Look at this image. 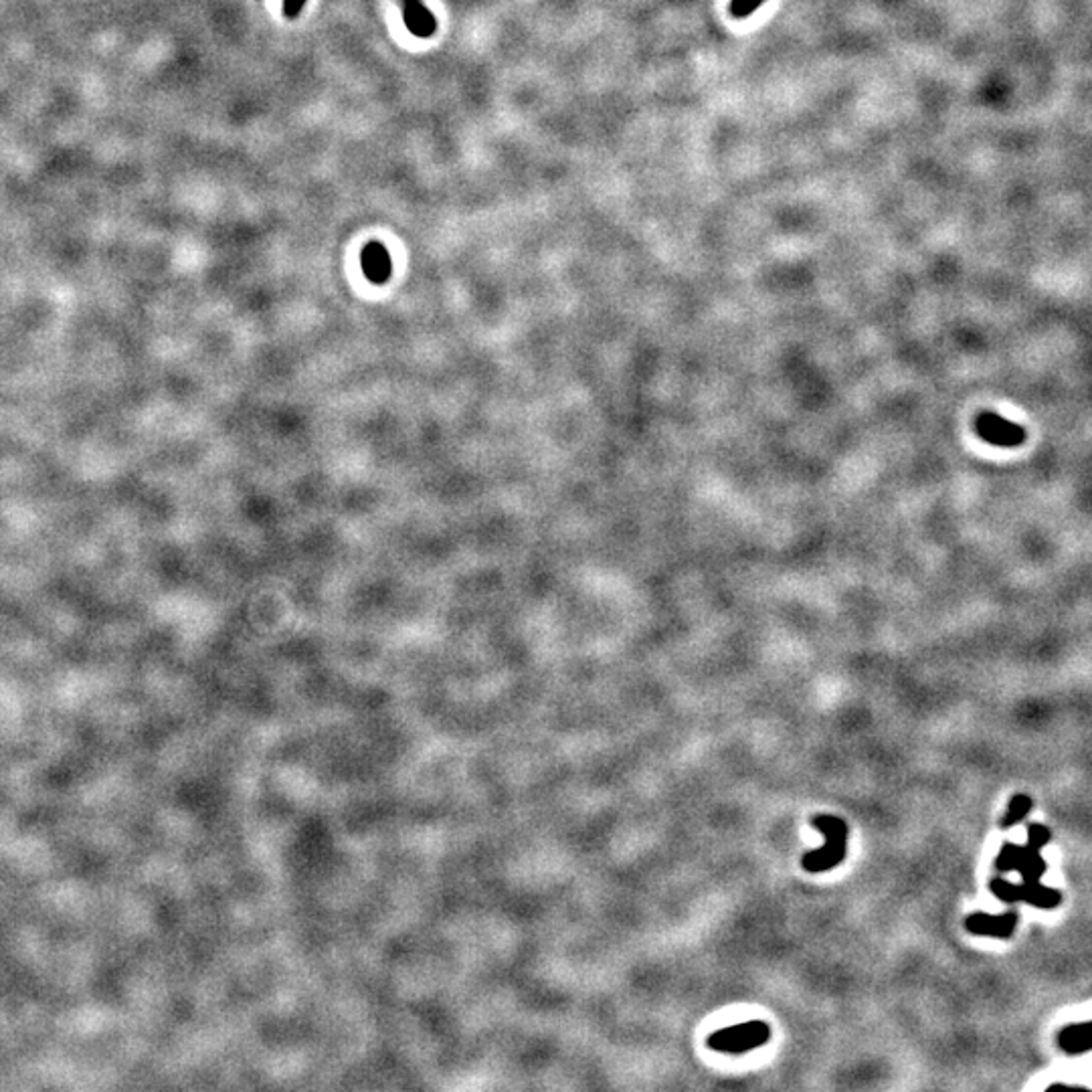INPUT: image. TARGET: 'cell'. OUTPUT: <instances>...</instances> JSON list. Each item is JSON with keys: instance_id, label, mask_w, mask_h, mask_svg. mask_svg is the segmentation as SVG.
I'll list each match as a JSON object with an SVG mask.
<instances>
[{"instance_id": "obj_1", "label": "cell", "mask_w": 1092, "mask_h": 1092, "mask_svg": "<svg viewBox=\"0 0 1092 1092\" xmlns=\"http://www.w3.org/2000/svg\"><path fill=\"white\" fill-rule=\"evenodd\" d=\"M812 823L821 829L827 844L818 852H810L803 855V868L808 872H825L836 868L842 857L846 855V842H848V825L834 816H816Z\"/></svg>"}, {"instance_id": "obj_2", "label": "cell", "mask_w": 1092, "mask_h": 1092, "mask_svg": "<svg viewBox=\"0 0 1092 1092\" xmlns=\"http://www.w3.org/2000/svg\"><path fill=\"white\" fill-rule=\"evenodd\" d=\"M771 1037V1026L765 1022H745L716 1032L709 1037V1046L726 1054H745L763 1046Z\"/></svg>"}, {"instance_id": "obj_3", "label": "cell", "mask_w": 1092, "mask_h": 1092, "mask_svg": "<svg viewBox=\"0 0 1092 1092\" xmlns=\"http://www.w3.org/2000/svg\"><path fill=\"white\" fill-rule=\"evenodd\" d=\"M977 435L996 448H1018L1024 444L1026 431L1022 425L1003 419L994 411H983L975 419Z\"/></svg>"}, {"instance_id": "obj_4", "label": "cell", "mask_w": 1092, "mask_h": 1092, "mask_svg": "<svg viewBox=\"0 0 1092 1092\" xmlns=\"http://www.w3.org/2000/svg\"><path fill=\"white\" fill-rule=\"evenodd\" d=\"M362 272L371 281L382 283L391 275V257L381 243H369L362 249Z\"/></svg>"}, {"instance_id": "obj_5", "label": "cell", "mask_w": 1092, "mask_h": 1092, "mask_svg": "<svg viewBox=\"0 0 1092 1092\" xmlns=\"http://www.w3.org/2000/svg\"><path fill=\"white\" fill-rule=\"evenodd\" d=\"M403 17L407 29L418 37H429L435 33V17L421 3V0H401Z\"/></svg>"}, {"instance_id": "obj_6", "label": "cell", "mask_w": 1092, "mask_h": 1092, "mask_svg": "<svg viewBox=\"0 0 1092 1092\" xmlns=\"http://www.w3.org/2000/svg\"><path fill=\"white\" fill-rule=\"evenodd\" d=\"M765 0H731V15L737 18H745L755 13Z\"/></svg>"}, {"instance_id": "obj_7", "label": "cell", "mask_w": 1092, "mask_h": 1092, "mask_svg": "<svg viewBox=\"0 0 1092 1092\" xmlns=\"http://www.w3.org/2000/svg\"><path fill=\"white\" fill-rule=\"evenodd\" d=\"M304 5H306V0H283V13H285V17L294 18L302 13Z\"/></svg>"}]
</instances>
